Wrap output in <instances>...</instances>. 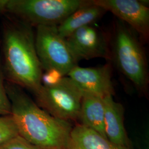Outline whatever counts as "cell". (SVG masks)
Wrapping results in <instances>:
<instances>
[{"label": "cell", "instance_id": "cell-12", "mask_svg": "<svg viewBox=\"0 0 149 149\" xmlns=\"http://www.w3.org/2000/svg\"><path fill=\"white\" fill-rule=\"evenodd\" d=\"M106 12L94 3L92 0L86 1L58 26L59 34L66 39L80 28L91 25L103 16Z\"/></svg>", "mask_w": 149, "mask_h": 149}, {"label": "cell", "instance_id": "cell-7", "mask_svg": "<svg viewBox=\"0 0 149 149\" xmlns=\"http://www.w3.org/2000/svg\"><path fill=\"white\" fill-rule=\"evenodd\" d=\"M65 39L77 63L84 59L111 58L106 38L92 25L80 28Z\"/></svg>", "mask_w": 149, "mask_h": 149}, {"label": "cell", "instance_id": "cell-2", "mask_svg": "<svg viewBox=\"0 0 149 149\" xmlns=\"http://www.w3.org/2000/svg\"><path fill=\"white\" fill-rule=\"evenodd\" d=\"M4 76L34 95L43 85V68L38 57L32 26L21 20L5 26L2 42Z\"/></svg>", "mask_w": 149, "mask_h": 149}, {"label": "cell", "instance_id": "cell-13", "mask_svg": "<svg viewBox=\"0 0 149 149\" xmlns=\"http://www.w3.org/2000/svg\"><path fill=\"white\" fill-rule=\"evenodd\" d=\"M67 149H130L113 144L95 131L81 124L73 127Z\"/></svg>", "mask_w": 149, "mask_h": 149}, {"label": "cell", "instance_id": "cell-6", "mask_svg": "<svg viewBox=\"0 0 149 149\" xmlns=\"http://www.w3.org/2000/svg\"><path fill=\"white\" fill-rule=\"evenodd\" d=\"M35 44L38 59L43 70L61 77L66 76L77 65L66 42L56 26L37 27Z\"/></svg>", "mask_w": 149, "mask_h": 149}, {"label": "cell", "instance_id": "cell-4", "mask_svg": "<svg viewBox=\"0 0 149 149\" xmlns=\"http://www.w3.org/2000/svg\"><path fill=\"white\" fill-rule=\"evenodd\" d=\"M85 0H6L5 13L31 26H58Z\"/></svg>", "mask_w": 149, "mask_h": 149}, {"label": "cell", "instance_id": "cell-15", "mask_svg": "<svg viewBox=\"0 0 149 149\" xmlns=\"http://www.w3.org/2000/svg\"><path fill=\"white\" fill-rule=\"evenodd\" d=\"M2 66L0 63V116L11 114V102L6 92Z\"/></svg>", "mask_w": 149, "mask_h": 149}, {"label": "cell", "instance_id": "cell-9", "mask_svg": "<svg viewBox=\"0 0 149 149\" xmlns=\"http://www.w3.org/2000/svg\"><path fill=\"white\" fill-rule=\"evenodd\" d=\"M67 76L79 87L83 94L104 98L115 94L112 81V69L109 64L98 68H82L78 65Z\"/></svg>", "mask_w": 149, "mask_h": 149}, {"label": "cell", "instance_id": "cell-3", "mask_svg": "<svg viewBox=\"0 0 149 149\" xmlns=\"http://www.w3.org/2000/svg\"><path fill=\"white\" fill-rule=\"evenodd\" d=\"M113 55L123 74L140 93L146 95L149 89V71L146 56L133 31L123 22L117 24Z\"/></svg>", "mask_w": 149, "mask_h": 149}, {"label": "cell", "instance_id": "cell-5", "mask_svg": "<svg viewBox=\"0 0 149 149\" xmlns=\"http://www.w3.org/2000/svg\"><path fill=\"white\" fill-rule=\"evenodd\" d=\"M34 95L38 105L53 117L70 122L78 119L83 93L68 76L43 84Z\"/></svg>", "mask_w": 149, "mask_h": 149}, {"label": "cell", "instance_id": "cell-14", "mask_svg": "<svg viewBox=\"0 0 149 149\" xmlns=\"http://www.w3.org/2000/svg\"><path fill=\"white\" fill-rule=\"evenodd\" d=\"M19 135L11 115L0 116V146Z\"/></svg>", "mask_w": 149, "mask_h": 149}, {"label": "cell", "instance_id": "cell-8", "mask_svg": "<svg viewBox=\"0 0 149 149\" xmlns=\"http://www.w3.org/2000/svg\"><path fill=\"white\" fill-rule=\"evenodd\" d=\"M93 3L117 16L148 40L149 37V8L143 1L92 0Z\"/></svg>", "mask_w": 149, "mask_h": 149}, {"label": "cell", "instance_id": "cell-17", "mask_svg": "<svg viewBox=\"0 0 149 149\" xmlns=\"http://www.w3.org/2000/svg\"><path fill=\"white\" fill-rule=\"evenodd\" d=\"M6 1V0H0V13H5Z\"/></svg>", "mask_w": 149, "mask_h": 149}, {"label": "cell", "instance_id": "cell-10", "mask_svg": "<svg viewBox=\"0 0 149 149\" xmlns=\"http://www.w3.org/2000/svg\"><path fill=\"white\" fill-rule=\"evenodd\" d=\"M104 103V131L107 139L119 146L130 148V145L124 123V108L115 101L113 96L103 98Z\"/></svg>", "mask_w": 149, "mask_h": 149}, {"label": "cell", "instance_id": "cell-16", "mask_svg": "<svg viewBox=\"0 0 149 149\" xmlns=\"http://www.w3.org/2000/svg\"><path fill=\"white\" fill-rule=\"evenodd\" d=\"M0 149H42L31 143L19 135L0 146Z\"/></svg>", "mask_w": 149, "mask_h": 149}, {"label": "cell", "instance_id": "cell-1", "mask_svg": "<svg viewBox=\"0 0 149 149\" xmlns=\"http://www.w3.org/2000/svg\"><path fill=\"white\" fill-rule=\"evenodd\" d=\"M5 88L20 136L41 149H67L73 128L71 123L44 111L21 87L7 82Z\"/></svg>", "mask_w": 149, "mask_h": 149}, {"label": "cell", "instance_id": "cell-11", "mask_svg": "<svg viewBox=\"0 0 149 149\" xmlns=\"http://www.w3.org/2000/svg\"><path fill=\"white\" fill-rule=\"evenodd\" d=\"M79 124L90 128L106 138L104 131V103L103 98L84 93L78 119Z\"/></svg>", "mask_w": 149, "mask_h": 149}]
</instances>
